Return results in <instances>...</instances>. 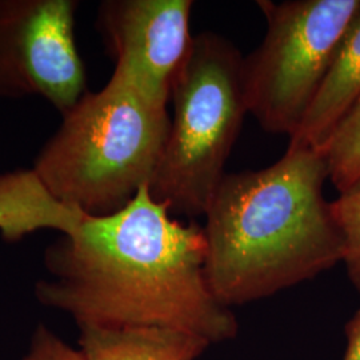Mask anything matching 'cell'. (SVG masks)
<instances>
[{"label":"cell","instance_id":"5b68a950","mask_svg":"<svg viewBox=\"0 0 360 360\" xmlns=\"http://www.w3.org/2000/svg\"><path fill=\"white\" fill-rule=\"evenodd\" d=\"M263 41L243 59L248 114L262 129L292 138L322 86L360 0L257 1Z\"/></svg>","mask_w":360,"mask_h":360},{"label":"cell","instance_id":"52a82bcc","mask_svg":"<svg viewBox=\"0 0 360 360\" xmlns=\"http://www.w3.org/2000/svg\"><path fill=\"white\" fill-rule=\"evenodd\" d=\"M191 0H105L96 26L114 58V72L153 103L166 107L190 50Z\"/></svg>","mask_w":360,"mask_h":360},{"label":"cell","instance_id":"7a4b0ae2","mask_svg":"<svg viewBox=\"0 0 360 360\" xmlns=\"http://www.w3.org/2000/svg\"><path fill=\"white\" fill-rule=\"evenodd\" d=\"M327 179L326 155L309 148H287L259 171L226 174L202 227L207 282L223 306L275 295L343 262Z\"/></svg>","mask_w":360,"mask_h":360},{"label":"cell","instance_id":"8fae6325","mask_svg":"<svg viewBox=\"0 0 360 360\" xmlns=\"http://www.w3.org/2000/svg\"><path fill=\"white\" fill-rule=\"evenodd\" d=\"M335 220L343 238V263L360 292V178L331 202Z\"/></svg>","mask_w":360,"mask_h":360},{"label":"cell","instance_id":"8992f818","mask_svg":"<svg viewBox=\"0 0 360 360\" xmlns=\"http://www.w3.org/2000/svg\"><path fill=\"white\" fill-rule=\"evenodd\" d=\"M77 0H0V99L39 96L65 114L87 92Z\"/></svg>","mask_w":360,"mask_h":360},{"label":"cell","instance_id":"3957f363","mask_svg":"<svg viewBox=\"0 0 360 360\" xmlns=\"http://www.w3.org/2000/svg\"><path fill=\"white\" fill-rule=\"evenodd\" d=\"M167 108L153 103L112 72L62 114L32 171L62 205L104 217L129 205L150 186L167 142Z\"/></svg>","mask_w":360,"mask_h":360},{"label":"cell","instance_id":"277c9868","mask_svg":"<svg viewBox=\"0 0 360 360\" xmlns=\"http://www.w3.org/2000/svg\"><path fill=\"white\" fill-rule=\"evenodd\" d=\"M243 56L215 32L193 37L174 79L167 142L148 190L171 215L206 214L248 105Z\"/></svg>","mask_w":360,"mask_h":360},{"label":"cell","instance_id":"7c38bea8","mask_svg":"<svg viewBox=\"0 0 360 360\" xmlns=\"http://www.w3.org/2000/svg\"><path fill=\"white\" fill-rule=\"evenodd\" d=\"M22 360H86L83 352L68 346L46 326H39L32 336L31 347Z\"/></svg>","mask_w":360,"mask_h":360},{"label":"cell","instance_id":"30bf717a","mask_svg":"<svg viewBox=\"0 0 360 360\" xmlns=\"http://www.w3.org/2000/svg\"><path fill=\"white\" fill-rule=\"evenodd\" d=\"M324 155L328 165V179L339 193L359 179L360 101L338 126Z\"/></svg>","mask_w":360,"mask_h":360},{"label":"cell","instance_id":"6da1fadb","mask_svg":"<svg viewBox=\"0 0 360 360\" xmlns=\"http://www.w3.org/2000/svg\"><path fill=\"white\" fill-rule=\"evenodd\" d=\"M203 229L183 224L144 186L111 215L84 217L44 255L35 295L80 330L162 327L235 339L239 323L212 294Z\"/></svg>","mask_w":360,"mask_h":360},{"label":"cell","instance_id":"ba28073f","mask_svg":"<svg viewBox=\"0 0 360 360\" xmlns=\"http://www.w3.org/2000/svg\"><path fill=\"white\" fill-rule=\"evenodd\" d=\"M360 101V7L288 148L323 153L340 122Z\"/></svg>","mask_w":360,"mask_h":360},{"label":"cell","instance_id":"4fadbf2b","mask_svg":"<svg viewBox=\"0 0 360 360\" xmlns=\"http://www.w3.org/2000/svg\"><path fill=\"white\" fill-rule=\"evenodd\" d=\"M347 348L343 360H360V309L346 326Z\"/></svg>","mask_w":360,"mask_h":360},{"label":"cell","instance_id":"9c48e42d","mask_svg":"<svg viewBox=\"0 0 360 360\" xmlns=\"http://www.w3.org/2000/svg\"><path fill=\"white\" fill-rule=\"evenodd\" d=\"M210 345L202 336L162 327L86 328L79 338L86 360H196Z\"/></svg>","mask_w":360,"mask_h":360}]
</instances>
